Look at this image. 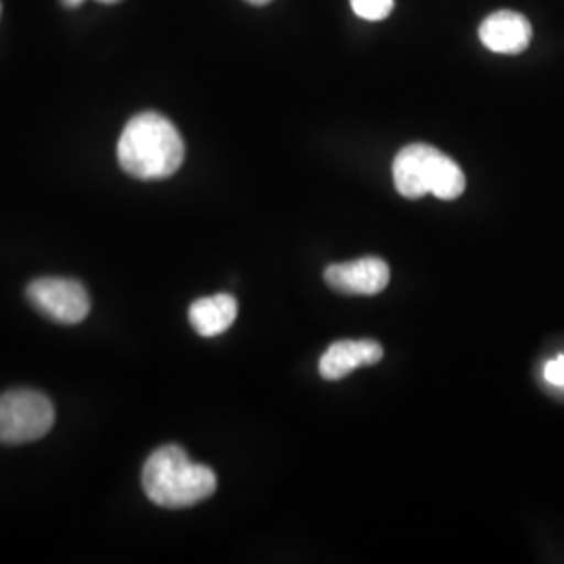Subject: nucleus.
Wrapping results in <instances>:
<instances>
[{
  "mask_svg": "<svg viewBox=\"0 0 564 564\" xmlns=\"http://www.w3.org/2000/svg\"><path fill=\"white\" fill-rule=\"evenodd\" d=\"M121 170L139 181H163L184 162V141L176 126L160 113H141L126 123L118 142Z\"/></svg>",
  "mask_w": 564,
  "mask_h": 564,
  "instance_id": "1",
  "label": "nucleus"
},
{
  "mask_svg": "<svg viewBox=\"0 0 564 564\" xmlns=\"http://www.w3.org/2000/svg\"><path fill=\"white\" fill-rule=\"evenodd\" d=\"M218 487L209 466L193 463L181 445H163L142 468V489L153 505L191 508L212 498Z\"/></svg>",
  "mask_w": 564,
  "mask_h": 564,
  "instance_id": "2",
  "label": "nucleus"
},
{
  "mask_svg": "<svg viewBox=\"0 0 564 564\" xmlns=\"http://www.w3.org/2000/svg\"><path fill=\"white\" fill-rule=\"evenodd\" d=\"M393 181L405 199L435 195L437 199H458L466 188L460 165L429 144H408L393 162Z\"/></svg>",
  "mask_w": 564,
  "mask_h": 564,
  "instance_id": "3",
  "label": "nucleus"
},
{
  "mask_svg": "<svg viewBox=\"0 0 564 564\" xmlns=\"http://www.w3.org/2000/svg\"><path fill=\"white\" fill-rule=\"evenodd\" d=\"M55 423L51 400L34 389L0 395V444L23 445L42 440Z\"/></svg>",
  "mask_w": 564,
  "mask_h": 564,
  "instance_id": "4",
  "label": "nucleus"
},
{
  "mask_svg": "<svg viewBox=\"0 0 564 564\" xmlns=\"http://www.w3.org/2000/svg\"><path fill=\"white\" fill-rule=\"evenodd\" d=\"M32 305L59 324H78L90 312L84 284L72 279H39L28 286Z\"/></svg>",
  "mask_w": 564,
  "mask_h": 564,
  "instance_id": "5",
  "label": "nucleus"
},
{
  "mask_svg": "<svg viewBox=\"0 0 564 564\" xmlns=\"http://www.w3.org/2000/svg\"><path fill=\"white\" fill-rule=\"evenodd\" d=\"M389 265L379 258H362L356 262L333 263L324 270V281L347 295H377L389 284Z\"/></svg>",
  "mask_w": 564,
  "mask_h": 564,
  "instance_id": "6",
  "label": "nucleus"
},
{
  "mask_svg": "<svg viewBox=\"0 0 564 564\" xmlns=\"http://www.w3.org/2000/svg\"><path fill=\"white\" fill-rule=\"evenodd\" d=\"M479 39L491 53L519 55L533 39V28L521 13L498 11L485 18L479 28Z\"/></svg>",
  "mask_w": 564,
  "mask_h": 564,
  "instance_id": "7",
  "label": "nucleus"
},
{
  "mask_svg": "<svg viewBox=\"0 0 564 564\" xmlns=\"http://www.w3.org/2000/svg\"><path fill=\"white\" fill-rule=\"evenodd\" d=\"M383 360V347L372 339L333 343L321 358V375L326 381H339L360 366H372Z\"/></svg>",
  "mask_w": 564,
  "mask_h": 564,
  "instance_id": "8",
  "label": "nucleus"
},
{
  "mask_svg": "<svg viewBox=\"0 0 564 564\" xmlns=\"http://www.w3.org/2000/svg\"><path fill=\"white\" fill-rule=\"evenodd\" d=\"M239 305L228 293L203 297L191 305L188 321L202 337H218L237 321Z\"/></svg>",
  "mask_w": 564,
  "mask_h": 564,
  "instance_id": "9",
  "label": "nucleus"
},
{
  "mask_svg": "<svg viewBox=\"0 0 564 564\" xmlns=\"http://www.w3.org/2000/svg\"><path fill=\"white\" fill-rule=\"evenodd\" d=\"M351 9L366 21H381L393 11V0H351Z\"/></svg>",
  "mask_w": 564,
  "mask_h": 564,
  "instance_id": "10",
  "label": "nucleus"
},
{
  "mask_svg": "<svg viewBox=\"0 0 564 564\" xmlns=\"http://www.w3.org/2000/svg\"><path fill=\"white\" fill-rule=\"evenodd\" d=\"M544 379L554 387H564V356L545 362Z\"/></svg>",
  "mask_w": 564,
  "mask_h": 564,
  "instance_id": "11",
  "label": "nucleus"
},
{
  "mask_svg": "<svg viewBox=\"0 0 564 564\" xmlns=\"http://www.w3.org/2000/svg\"><path fill=\"white\" fill-rule=\"evenodd\" d=\"M65 7H69V9H74V7H80L84 0H61Z\"/></svg>",
  "mask_w": 564,
  "mask_h": 564,
  "instance_id": "12",
  "label": "nucleus"
},
{
  "mask_svg": "<svg viewBox=\"0 0 564 564\" xmlns=\"http://www.w3.org/2000/svg\"><path fill=\"white\" fill-rule=\"evenodd\" d=\"M249 4H258V7H262V4H268V2H272V0H247Z\"/></svg>",
  "mask_w": 564,
  "mask_h": 564,
  "instance_id": "13",
  "label": "nucleus"
},
{
  "mask_svg": "<svg viewBox=\"0 0 564 564\" xmlns=\"http://www.w3.org/2000/svg\"><path fill=\"white\" fill-rule=\"evenodd\" d=\"M99 2H107V4H111V2H120V0H99Z\"/></svg>",
  "mask_w": 564,
  "mask_h": 564,
  "instance_id": "14",
  "label": "nucleus"
}]
</instances>
